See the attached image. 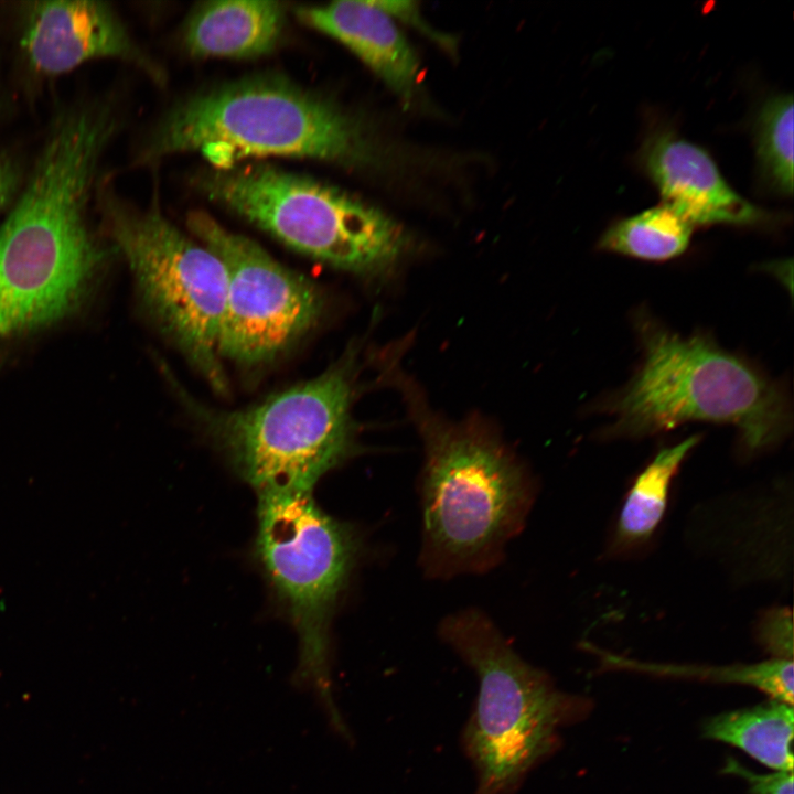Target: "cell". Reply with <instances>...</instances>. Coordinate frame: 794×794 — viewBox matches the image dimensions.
Here are the masks:
<instances>
[{"instance_id": "1", "label": "cell", "mask_w": 794, "mask_h": 794, "mask_svg": "<svg viewBox=\"0 0 794 794\" xmlns=\"http://www.w3.org/2000/svg\"><path fill=\"white\" fill-rule=\"evenodd\" d=\"M115 131L106 107L62 115L0 227V336L55 323L75 310L103 259L86 208Z\"/></svg>"}, {"instance_id": "2", "label": "cell", "mask_w": 794, "mask_h": 794, "mask_svg": "<svg viewBox=\"0 0 794 794\" xmlns=\"http://www.w3.org/2000/svg\"><path fill=\"white\" fill-rule=\"evenodd\" d=\"M195 152L213 169L247 159H312L365 167L376 159L364 124L333 100L281 75L248 76L173 106L153 128L138 164Z\"/></svg>"}, {"instance_id": "3", "label": "cell", "mask_w": 794, "mask_h": 794, "mask_svg": "<svg viewBox=\"0 0 794 794\" xmlns=\"http://www.w3.org/2000/svg\"><path fill=\"white\" fill-rule=\"evenodd\" d=\"M634 326L643 358L604 407L605 438H642L690 421L734 426L742 448L757 453L792 430L788 398L776 382L710 336L680 335L641 310Z\"/></svg>"}, {"instance_id": "4", "label": "cell", "mask_w": 794, "mask_h": 794, "mask_svg": "<svg viewBox=\"0 0 794 794\" xmlns=\"http://www.w3.org/2000/svg\"><path fill=\"white\" fill-rule=\"evenodd\" d=\"M425 444L421 564L431 577L490 570L523 528L535 485L514 454L479 425H453L412 397Z\"/></svg>"}, {"instance_id": "5", "label": "cell", "mask_w": 794, "mask_h": 794, "mask_svg": "<svg viewBox=\"0 0 794 794\" xmlns=\"http://www.w3.org/2000/svg\"><path fill=\"white\" fill-rule=\"evenodd\" d=\"M164 372L183 406L257 495L312 493L326 473L363 450L352 416L354 348L318 377L229 411L200 403Z\"/></svg>"}, {"instance_id": "6", "label": "cell", "mask_w": 794, "mask_h": 794, "mask_svg": "<svg viewBox=\"0 0 794 794\" xmlns=\"http://www.w3.org/2000/svg\"><path fill=\"white\" fill-rule=\"evenodd\" d=\"M257 496L254 556L298 637L291 685L310 694L332 732L352 743L334 696L330 627L360 558L361 536L310 492Z\"/></svg>"}, {"instance_id": "7", "label": "cell", "mask_w": 794, "mask_h": 794, "mask_svg": "<svg viewBox=\"0 0 794 794\" xmlns=\"http://www.w3.org/2000/svg\"><path fill=\"white\" fill-rule=\"evenodd\" d=\"M193 185L289 248L363 278H387L409 249L404 229L377 207L270 163L208 168Z\"/></svg>"}, {"instance_id": "8", "label": "cell", "mask_w": 794, "mask_h": 794, "mask_svg": "<svg viewBox=\"0 0 794 794\" xmlns=\"http://www.w3.org/2000/svg\"><path fill=\"white\" fill-rule=\"evenodd\" d=\"M440 635L474 670L479 694L462 744L476 772L474 794H513L555 747L575 699L524 661L476 609L441 622Z\"/></svg>"}, {"instance_id": "9", "label": "cell", "mask_w": 794, "mask_h": 794, "mask_svg": "<svg viewBox=\"0 0 794 794\" xmlns=\"http://www.w3.org/2000/svg\"><path fill=\"white\" fill-rule=\"evenodd\" d=\"M99 203L151 321L216 393L227 394L218 354L227 289L222 260L164 216L157 193L143 210L106 190Z\"/></svg>"}, {"instance_id": "10", "label": "cell", "mask_w": 794, "mask_h": 794, "mask_svg": "<svg viewBox=\"0 0 794 794\" xmlns=\"http://www.w3.org/2000/svg\"><path fill=\"white\" fill-rule=\"evenodd\" d=\"M193 236L224 264L226 302L218 340L222 361L255 368L273 362L320 321L323 292L255 240L203 211L187 214Z\"/></svg>"}, {"instance_id": "11", "label": "cell", "mask_w": 794, "mask_h": 794, "mask_svg": "<svg viewBox=\"0 0 794 794\" xmlns=\"http://www.w3.org/2000/svg\"><path fill=\"white\" fill-rule=\"evenodd\" d=\"M21 46L29 65L45 76L84 63L117 58L143 69L159 84L163 71L133 42L116 11L100 1H35L23 13Z\"/></svg>"}, {"instance_id": "12", "label": "cell", "mask_w": 794, "mask_h": 794, "mask_svg": "<svg viewBox=\"0 0 794 794\" xmlns=\"http://www.w3.org/2000/svg\"><path fill=\"white\" fill-rule=\"evenodd\" d=\"M645 172L663 204L694 226L753 225L763 211L737 193L700 147L664 132L653 136L642 152Z\"/></svg>"}, {"instance_id": "13", "label": "cell", "mask_w": 794, "mask_h": 794, "mask_svg": "<svg viewBox=\"0 0 794 794\" xmlns=\"http://www.w3.org/2000/svg\"><path fill=\"white\" fill-rule=\"evenodd\" d=\"M296 17L345 45L404 99L416 88L419 63L393 17L376 1L299 6Z\"/></svg>"}, {"instance_id": "14", "label": "cell", "mask_w": 794, "mask_h": 794, "mask_svg": "<svg viewBox=\"0 0 794 794\" xmlns=\"http://www.w3.org/2000/svg\"><path fill=\"white\" fill-rule=\"evenodd\" d=\"M285 24L286 10L280 2L208 1L187 17L183 43L195 57L255 58L277 47Z\"/></svg>"}, {"instance_id": "15", "label": "cell", "mask_w": 794, "mask_h": 794, "mask_svg": "<svg viewBox=\"0 0 794 794\" xmlns=\"http://www.w3.org/2000/svg\"><path fill=\"white\" fill-rule=\"evenodd\" d=\"M699 440V436H691L661 450L637 475L621 508L610 541L611 555L630 552L651 539L665 514L672 481Z\"/></svg>"}, {"instance_id": "16", "label": "cell", "mask_w": 794, "mask_h": 794, "mask_svg": "<svg viewBox=\"0 0 794 794\" xmlns=\"http://www.w3.org/2000/svg\"><path fill=\"white\" fill-rule=\"evenodd\" d=\"M793 705L773 699L711 717L704 736L734 745L775 771H793Z\"/></svg>"}, {"instance_id": "17", "label": "cell", "mask_w": 794, "mask_h": 794, "mask_svg": "<svg viewBox=\"0 0 794 794\" xmlns=\"http://www.w3.org/2000/svg\"><path fill=\"white\" fill-rule=\"evenodd\" d=\"M693 228L661 204L612 224L601 236L599 247L646 260H666L687 249Z\"/></svg>"}, {"instance_id": "18", "label": "cell", "mask_w": 794, "mask_h": 794, "mask_svg": "<svg viewBox=\"0 0 794 794\" xmlns=\"http://www.w3.org/2000/svg\"><path fill=\"white\" fill-rule=\"evenodd\" d=\"M604 664L610 667L643 670L645 673L696 677L719 680L722 683H739L753 686L774 700L793 705V661L777 659L762 662L753 665H733L723 667L650 664L631 661L608 652L600 654Z\"/></svg>"}, {"instance_id": "19", "label": "cell", "mask_w": 794, "mask_h": 794, "mask_svg": "<svg viewBox=\"0 0 794 794\" xmlns=\"http://www.w3.org/2000/svg\"><path fill=\"white\" fill-rule=\"evenodd\" d=\"M793 96L776 95L755 121L757 158L762 176L777 193H793Z\"/></svg>"}, {"instance_id": "20", "label": "cell", "mask_w": 794, "mask_h": 794, "mask_svg": "<svg viewBox=\"0 0 794 794\" xmlns=\"http://www.w3.org/2000/svg\"><path fill=\"white\" fill-rule=\"evenodd\" d=\"M757 635L766 652L777 659L793 658V618L786 607L764 611L757 624Z\"/></svg>"}, {"instance_id": "21", "label": "cell", "mask_w": 794, "mask_h": 794, "mask_svg": "<svg viewBox=\"0 0 794 794\" xmlns=\"http://www.w3.org/2000/svg\"><path fill=\"white\" fill-rule=\"evenodd\" d=\"M723 772L745 780L752 794H794L793 771L760 774L748 770L733 758H729Z\"/></svg>"}, {"instance_id": "22", "label": "cell", "mask_w": 794, "mask_h": 794, "mask_svg": "<svg viewBox=\"0 0 794 794\" xmlns=\"http://www.w3.org/2000/svg\"><path fill=\"white\" fill-rule=\"evenodd\" d=\"M19 184L15 165L0 154V212L13 200Z\"/></svg>"}]
</instances>
